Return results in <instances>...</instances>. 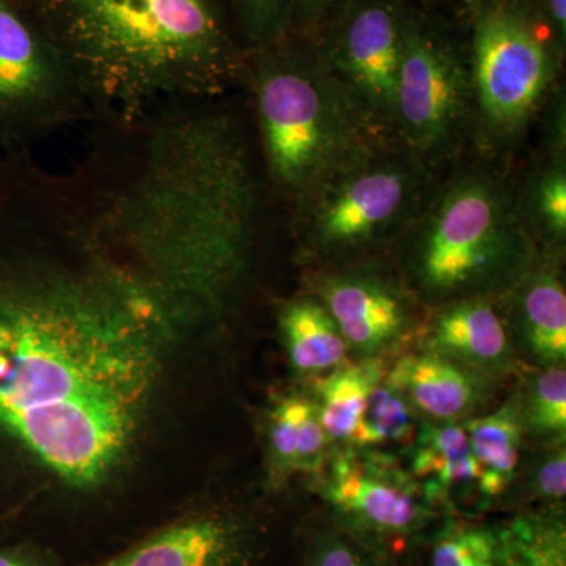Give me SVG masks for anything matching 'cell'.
Instances as JSON below:
<instances>
[{
    "label": "cell",
    "mask_w": 566,
    "mask_h": 566,
    "mask_svg": "<svg viewBox=\"0 0 566 566\" xmlns=\"http://www.w3.org/2000/svg\"><path fill=\"white\" fill-rule=\"evenodd\" d=\"M524 427L536 436L564 439L566 433V374L564 365L547 367L528 387L523 411Z\"/></svg>",
    "instance_id": "26"
},
{
    "label": "cell",
    "mask_w": 566,
    "mask_h": 566,
    "mask_svg": "<svg viewBox=\"0 0 566 566\" xmlns=\"http://www.w3.org/2000/svg\"><path fill=\"white\" fill-rule=\"evenodd\" d=\"M381 365L367 360L340 365L316 385L319 422L329 441H352L363 416L368 395L381 382Z\"/></svg>",
    "instance_id": "20"
},
{
    "label": "cell",
    "mask_w": 566,
    "mask_h": 566,
    "mask_svg": "<svg viewBox=\"0 0 566 566\" xmlns=\"http://www.w3.org/2000/svg\"><path fill=\"white\" fill-rule=\"evenodd\" d=\"M412 475L422 482L424 497L433 504L452 491L482 483L468 433L455 422H427L412 452Z\"/></svg>",
    "instance_id": "17"
},
{
    "label": "cell",
    "mask_w": 566,
    "mask_h": 566,
    "mask_svg": "<svg viewBox=\"0 0 566 566\" xmlns=\"http://www.w3.org/2000/svg\"><path fill=\"white\" fill-rule=\"evenodd\" d=\"M502 534L479 524L449 523L434 536L430 566H499Z\"/></svg>",
    "instance_id": "24"
},
{
    "label": "cell",
    "mask_w": 566,
    "mask_h": 566,
    "mask_svg": "<svg viewBox=\"0 0 566 566\" xmlns=\"http://www.w3.org/2000/svg\"><path fill=\"white\" fill-rule=\"evenodd\" d=\"M535 493L547 501H560L566 494L565 450H558L539 464L535 475Z\"/></svg>",
    "instance_id": "29"
},
{
    "label": "cell",
    "mask_w": 566,
    "mask_h": 566,
    "mask_svg": "<svg viewBox=\"0 0 566 566\" xmlns=\"http://www.w3.org/2000/svg\"><path fill=\"white\" fill-rule=\"evenodd\" d=\"M521 329L528 348L547 367L566 357V294L556 271L531 266L513 285Z\"/></svg>",
    "instance_id": "18"
},
{
    "label": "cell",
    "mask_w": 566,
    "mask_h": 566,
    "mask_svg": "<svg viewBox=\"0 0 566 566\" xmlns=\"http://www.w3.org/2000/svg\"><path fill=\"white\" fill-rule=\"evenodd\" d=\"M57 43L96 117L134 120L241 84L245 52L219 0H18ZM95 117V118H96Z\"/></svg>",
    "instance_id": "2"
},
{
    "label": "cell",
    "mask_w": 566,
    "mask_h": 566,
    "mask_svg": "<svg viewBox=\"0 0 566 566\" xmlns=\"http://www.w3.org/2000/svg\"><path fill=\"white\" fill-rule=\"evenodd\" d=\"M322 491L342 526L368 553L400 551L430 523L431 502L385 460L338 457Z\"/></svg>",
    "instance_id": "10"
},
{
    "label": "cell",
    "mask_w": 566,
    "mask_h": 566,
    "mask_svg": "<svg viewBox=\"0 0 566 566\" xmlns=\"http://www.w3.org/2000/svg\"><path fill=\"white\" fill-rule=\"evenodd\" d=\"M434 188V172L390 145L346 167L290 214L304 255L340 259L403 237Z\"/></svg>",
    "instance_id": "5"
},
{
    "label": "cell",
    "mask_w": 566,
    "mask_h": 566,
    "mask_svg": "<svg viewBox=\"0 0 566 566\" xmlns=\"http://www.w3.org/2000/svg\"><path fill=\"white\" fill-rule=\"evenodd\" d=\"M305 566H376L375 558L359 543L337 532L316 536Z\"/></svg>",
    "instance_id": "27"
},
{
    "label": "cell",
    "mask_w": 566,
    "mask_h": 566,
    "mask_svg": "<svg viewBox=\"0 0 566 566\" xmlns=\"http://www.w3.org/2000/svg\"><path fill=\"white\" fill-rule=\"evenodd\" d=\"M517 207L528 233L535 232L547 243L560 245L566 238L565 155L549 153L547 161L536 167L517 193Z\"/></svg>",
    "instance_id": "21"
},
{
    "label": "cell",
    "mask_w": 566,
    "mask_h": 566,
    "mask_svg": "<svg viewBox=\"0 0 566 566\" xmlns=\"http://www.w3.org/2000/svg\"><path fill=\"white\" fill-rule=\"evenodd\" d=\"M262 545L251 517L208 506L164 524L99 566H259Z\"/></svg>",
    "instance_id": "11"
},
{
    "label": "cell",
    "mask_w": 566,
    "mask_h": 566,
    "mask_svg": "<svg viewBox=\"0 0 566 566\" xmlns=\"http://www.w3.org/2000/svg\"><path fill=\"white\" fill-rule=\"evenodd\" d=\"M403 238L409 283L430 304L513 286L534 262L515 189L485 167H469L436 185Z\"/></svg>",
    "instance_id": "4"
},
{
    "label": "cell",
    "mask_w": 566,
    "mask_h": 566,
    "mask_svg": "<svg viewBox=\"0 0 566 566\" xmlns=\"http://www.w3.org/2000/svg\"><path fill=\"white\" fill-rule=\"evenodd\" d=\"M95 117L57 43L18 0H0V129L41 136Z\"/></svg>",
    "instance_id": "8"
},
{
    "label": "cell",
    "mask_w": 566,
    "mask_h": 566,
    "mask_svg": "<svg viewBox=\"0 0 566 566\" xmlns=\"http://www.w3.org/2000/svg\"><path fill=\"white\" fill-rule=\"evenodd\" d=\"M0 566H63L52 551L32 545L0 549Z\"/></svg>",
    "instance_id": "30"
},
{
    "label": "cell",
    "mask_w": 566,
    "mask_h": 566,
    "mask_svg": "<svg viewBox=\"0 0 566 566\" xmlns=\"http://www.w3.org/2000/svg\"><path fill=\"white\" fill-rule=\"evenodd\" d=\"M344 0H292L290 35L314 40Z\"/></svg>",
    "instance_id": "28"
},
{
    "label": "cell",
    "mask_w": 566,
    "mask_h": 566,
    "mask_svg": "<svg viewBox=\"0 0 566 566\" xmlns=\"http://www.w3.org/2000/svg\"><path fill=\"white\" fill-rule=\"evenodd\" d=\"M327 439L315 401L303 395L279 398L266 415L268 474L273 485L322 465Z\"/></svg>",
    "instance_id": "15"
},
{
    "label": "cell",
    "mask_w": 566,
    "mask_h": 566,
    "mask_svg": "<svg viewBox=\"0 0 566 566\" xmlns=\"http://www.w3.org/2000/svg\"><path fill=\"white\" fill-rule=\"evenodd\" d=\"M547 29L564 51L566 36V0H546Z\"/></svg>",
    "instance_id": "31"
},
{
    "label": "cell",
    "mask_w": 566,
    "mask_h": 566,
    "mask_svg": "<svg viewBox=\"0 0 566 566\" xmlns=\"http://www.w3.org/2000/svg\"><path fill=\"white\" fill-rule=\"evenodd\" d=\"M95 218L80 264L0 277V433L66 490L132 464L181 331Z\"/></svg>",
    "instance_id": "1"
},
{
    "label": "cell",
    "mask_w": 566,
    "mask_h": 566,
    "mask_svg": "<svg viewBox=\"0 0 566 566\" xmlns=\"http://www.w3.org/2000/svg\"><path fill=\"white\" fill-rule=\"evenodd\" d=\"M499 566H565L564 526L521 521L502 532Z\"/></svg>",
    "instance_id": "25"
},
{
    "label": "cell",
    "mask_w": 566,
    "mask_h": 566,
    "mask_svg": "<svg viewBox=\"0 0 566 566\" xmlns=\"http://www.w3.org/2000/svg\"><path fill=\"white\" fill-rule=\"evenodd\" d=\"M406 11L397 0H344L315 50L376 132L394 139L395 93L403 55Z\"/></svg>",
    "instance_id": "9"
},
{
    "label": "cell",
    "mask_w": 566,
    "mask_h": 566,
    "mask_svg": "<svg viewBox=\"0 0 566 566\" xmlns=\"http://www.w3.org/2000/svg\"><path fill=\"white\" fill-rule=\"evenodd\" d=\"M412 406L405 395L389 382H379L368 395L352 441L359 447L405 441L412 431Z\"/></svg>",
    "instance_id": "23"
},
{
    "label": "cell",
    "mask_w": 566,
    "mask_h": 566,
    "mask_svg": "<svg viewBox=\"0 0 566 566\" xmlns=\"http://www.w3.org/2000/svg\"><path fill=\"white\" fill-rule=\"evenodd\" d=\"M245 54L274 46L290 35L292 0H219Z\"/></svg>",
    "instance_id": "22"
},
{
    "label": "cell",
    "mask_w": 566,
    "mask_h": 566,
    "mask_svg": "<svg viewBox=\"0 0 566 566\" xmlns=\"http://www.w3.org/2000/svg\"><path fill=\"white\" fill-rule=\"evenodd\" d=\"M560 48L523 7L482 3L472 35L475 128L491 147L520 139L556 85Z\"/></svg>",
    "instance_id": "6"
},
{
    "label": "cell",
    "mask_w": 566,
    "mask_h": 566,
    "mask_svg": "<svg viewBox=\"0 0 566 566\" xmlns=\"http://www.w3.org/2000/svg\"><path fill=\"white\" fill-rule=\"evenodd\" d=\"M315 294L333 315L346 344L357 352H381L400 338L411 322L403 290L371 271L346 270L323 275Z\"/></svg>",
    "instance_id": "12"
},
{
    "label": "cell",
    "mask_w": 566,
    "mask_h": 566,
    "mask_svg": "<svg viewBox=\"0 0 566 566\" xmlns=\"http://www.w3.org/2000/svg\"><path fill=\"white\" fill-rule=\"evenodd\" d=\"M485 2H486V0H485ZM480 3H483V0H480Z\"/></svg>",
    "instance_id": "32"
},
{
    "label": "cell",
    "mask_w": 566,
    "mask_h": 566,
    "mask_svg": "<svg viewBox=\"0 0 566 566\" xmlns=\"http://www.w3.org/2000/svg\"><path fill=\"white\" fill-rule=\"evenodd\" d=\"M279 329L294 370L318 375L344 364L348 344L316 294H304L279 305Z\"/></svg>",
    "instance_id": "16"
},
{
    "label": "cell",
    "mask_w": 566,
    "mask_h": 566,
    "mask_svg": "<svg viewBox=\"0 0 566 566\" xmlns=\"http://www.w3.org/2000/svg\"><path fill=\"white\" fill-rule=\"evenodd\" d=\"M241 84L251 96L268 188L289 212L346 167L394 145L376 132L311 40L289 36L249 52Z\"/></svg>",
    "instance_id": "3"
},
{
    "label": "cell",
    "mask_w": 566,
    "mask_h": 566,
    "mask_svg": "<svg viewBox=\"0 0 566 566\" xmlns=\"http://www.w3.org/2000/svg\"><path fill=\"white\" fill-rule=\"evenodd\" d=\"M386 382L433 422H455L471 415L485 395L483 374L430 349L398 360Z\"/></svg>",
    "instance_id": "14"
},
{
    "label": "cell",
    "mask_w": 566,
    "mask_h": 566,
    "mask_svg": "<svg viewBox=\"0 0 566 566\" xmlns=\"http://www.w3.org/2000/svg\"><path fill=\"white\" fill-rule=\"evenodd\" d=\"M474 128L469 63L446 36L406 13L395 144L434 172L457 155Z\"/></svg>",
    "instance_id": "7"
},
{
    "label": "cell",
    "mask_w": 566,
    "mask_h": 566,
    "mask_svg": "<svg viewBox=\"0 0 566 566\" xmlns=\"http://www.w3.org/2000/svg\"><path fill=\"white\" fill-rule=\"evenodd\" d=\"M428 349L483 375L512 367V344L505 324L488 296L439 305Z\"/></svg>",
    "instance_id": "13"
},
{
    "label": "cell",
    "mask_w": 566,
    "mask_h": 566,
    "mask_svg": "<svg viewBox=\"0 0 566 566\" xmlns=\"http://www.w3.org/2000/svg\"><path fill=\"white\" fill-rule=\"evenodd\" d=\"M463 428L482 469L480 493L485 497L504 493L520 465L524 431L520 405L509 401L493 415L468 420Z\"/></svg>",
    "instance_id": "19"
}]
</instances>
